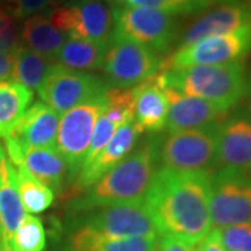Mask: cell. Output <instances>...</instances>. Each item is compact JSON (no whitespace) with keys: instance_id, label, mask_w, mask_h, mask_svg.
I'll list each match as a JSON object with an SVG mask.
<instances>
[{"instance_id":"cell-30","label":"cell","mask_w":251,"mask_h":251,"mask_svg":"<svg viewBox=\"0 0 251 251\" xmlns=\"http://www.w3.org/2000/svg\"><path fill=\"white\" fill-rule=\"evenodd\" d=\"M219 237L225 251H251V222L222 227Z\"/></svg>"},{"instance_id":"cell-15","label":"cell","mask_w":251,"mask_h":251,"mask_svg":"<svg viewBox=\"0 0 251 251\" xmlns=\"http://www.w3.org/2000/svg\"><path fill=\"white\" fill-rule=\"evenodd\" d=\"M161 90L165 92L169 102L166 119V127L169 133L221 125L229 112L205 99L188 97L172 88Z\"/></svg>"},{"instance_id":"cell-36","label":"cell","mask_w":251,"mask_h":251,"mask_svg":"<svg viewBox=\"0 0 251 251\" xmlns=\"http://www.w3.org/2000/svg\"><path fill=\"white\" fill-rule=\"evenodd\" d=\"M13 70V52L0 50V81L11 77Z\"/></svg>"},{"instance_id":"cell-13","label":"cell","mask_w":251,"mask_h":251,"mask_svg":"<svg viewBox=\"0 0 251 251\" xmlns=\"http://www.w3.org/2000/svg\"><path fill=\"white\" fill-rule=\"evenodd\" d=\"M141 133L143 130L134 120L117 127L115 134L112 135L105 148L95 156V159L88 165L81 166L77 177L73 181L72 190L69 191V197H80L102 176H105L110 169L119 165L134 148L135 141Z\"/></svg>"},{"instance_id":"cell-32","label":"cell","mask_w":251,"mask_h":251,"mask_svg":"<svg viewBox=\"0 0 251 251\" xmlns=\"http://www.w3.org/2000/svg\"><path fill=\"white\" fill-rule=\"evenodd\" d=\"M52 4V0H0V7L16 20L34 16Z\"/></svg>"},{"instance_id":"cell-39","label":"cell","mask_w":251,"mask_h":251,"mask_svg":"<svg viewBox=\"0 0 251 251\" xmlns=\"http://www.w3.org/2000/svg\"><path fill=\"white\" fill-rule=\"evenodd\" d=\"M250 106H251V84H250Z\"/></svg>"},{"instance_id":"cell-20","label":"cell","mask_w":251,"mask_h":251,"mask_svg":"<svg viewBox=\"0 0 251 251\" xmlns=\"http://www.w3.org/2000/svg\"><path fill=\"white\" fill-rule=\"evenodd\" d=\"M134 122L143 131L159 133L166 126L169 102L153 77L133 88Z\"/></svg>"},{"instance_id":"cell-41","label":"cell","mask_w":251,"mask_h":251,"mask_svg":"<svg viewBox=\"0 0 251 251\" xmlns=\"http://www.w3.org/2000/svg\"><path fill=\"white\" fill-rule=\"evenodd\" d=\"M0 250H3V249H1V246H0Z\"/></svg>"},{"instance_id":"cell-7","label":"cell","mask_w":251,"mask_h":251,"mask_svg":"<svg viewBox=\"0 0 251 251\" xmlns=\"http://www.w3.org/2000/svg\"><path fill=\"white\" fill-rule=\"evenodd\" d=\"M221 125L172 133L159 148L162 168L176 172H206L216 163Z\"/></svg>"},{"instance_id":"cell-22","label":"cell","mask_w":251,"mask_h":251,"mask_svg":"<svg viewBox=\"0 0 251 251\" xmlns=\"http://www.w3.org/2000/svg\"><path fill=\"white\" fill-rule=\"evenodd\" d=\"M20 39L24 46L54 59L66 42V34L54 27L46 14H34L24 20Z\"/></svg>"},{"instance_id":"cell-28","label":"cell","mask_w":251,"mask_h":251,"mask_svg":"<svg viewBox=\"0 0 251 251\" xmlns=\"http://www.w3.org/2000/svg\"><path fill=\"white\" fill-rule=\"evenodd\" d=\"M106 108L103 116L113 122L119 127L134 120V98L133 90L128 88H108L106 94Z\"/></svg>"},{"instance_id":"cell-2","label":"cell","mask_w":251,"mask_h":251,"mask_svg":"<svg viewBox=\"0 0 251 251\" xmlns=\"http://www.w3.org/2000/svg\"><path fill=\"white\" fill-rule=\"evenodd\" d=\"M159 148L156 141H145L134 152L126 156L113 169L87 190L73 198L75 211H92L100 206L143 201L156 173Z\"/></svg>"},{"instance_id":"cell-29","label":"cell","mask_w":251,"mask_h":251,"mask_svg":"<svg viewBox=\"0 0 251 251\" xmlns=\"http://www.w3.org/2000/svg\"><path fill=\"white\" fill-rule=\"evenodd\" d=\"M127 6L159 10L169 14H191L204 10L209 0H126Z\"/></svg>"},{"instance_id":"cell-14","label":"cell","mask_w":251,"mask_h":251,"mask_svg":"<svg viewBox=\"0 0 251 251\" xmlns=\"http://www.w3.org/2000/svg\"><path fill=\"white\" fill-rule=\"evenodd\" d=\"M6 151L9 161L23 168L44 186L56 191L64 190V181L69 180L67 166L56 148H23L11 138L6 137Z\"/></svg>"},{"instance_id":"cell-26","label":"cell","mask_w":251,"mask_h":251,"mask_svg":"<svg viewBox=\"0 0 251 251\" xmlns=\"http://www.w3.org/2000/svg\"><path fill=\"white\" fill-rule=\"evenodd\" d=\"M16 183L24 209L29 214H42L53 202V191L32 177L25 169L17 168Z\"/></svg>"},{"instance_id":"cell-24","label":"cell","mask_w":251,"mask_h":251,"mask_svg":"<svg viewBox=\"0 0 251 251\" xmlns=\"http://www.w3.org/2000/svg\"><path fill=\"white\" fill-rule=\"evenodd\" d=\"M108 44L73 39L64 42L60 50L54 56V60L73 70H92L103 66Z\"/></svg>"},{"instance_id":"cell-11","label":"cell","mask_w":251,"mask_h":251,"mask_svg":"<svg viewBox=\"0 0 251 251\" xmlns=\"http://www.w3.org/2000/svg\"><path fill=\"white\" fill-rule=\"evenodd\" d=\"M48 17L54 27L73 39L108 44L115 31L113 9L98 0H78L57 6Z\"/></svg>"},{"instance_id":"cell-21","label":"cell","mask_w":251,"mask_h":251,"mask_svg":"<svg viewBox=\"0 0 251 251\" xmlns=\"http://www.w3.org/2000/svg\"><path fill=\"white\" fill-rule=\"evenodd\" d=\"M161 236L106 239L80 226L72 234L73 251H155Z\"/></svg>"},{"instance_id":"cell-34","label":"cell","mask_w":251,"mask_h":251,"mask_svg":"<svg viewBox=\"0 0 251 251\" xmlns=\"http://www.w3.org/2000/svg\"><path fill=\"white\" fill-rule=\"evenodd\" d=\"M155 251H196V246L172 236H161Z\"/></svg>"},{"instance_id":"cell-4","label":"cell","mask_w":251,"mask_h":251,"mask_svg":"<svg viewBox=\"0 0 251 251\" xmlns=\"http://www.w3.org/2000/svg\"><path fill=\"white\" fill-rule=\"evenodd\" d=\"M105 94L64 112L59 122L54 148L67 166L69 181L72 183L87 155L95 125L106 108Z\"/></svg>"},{"instance_id":"cell-16","label":"cell","mask_w":251,"mask_h":251,"mask_svg":"<svg viewBox=\"0 0 251 251\" xmlns=\"http://www.w3.org/2000/svg\"><path fill=\"white\" fill-rule=\"evenodd\" d=\"M216 163L222 169L251 171V117L236 116L218 128Z\"/></svg>"},{"instance_id":"cell-1","label":"cell","mask_w":251,"mask_h":251,"mask_svg":"<svg viewBox=\"0 0 251 251\" xmlns=\"http://www.w3.org/2000/svg\"><path fill=\"white\" fill-rule=\"evenodd\" d=\"M209 196L211 175L208 172H176L162 168L153 175L144 201L161 236H172L196 246L212 229Z\"/></svg>"},{"instance_id":"cell-42","label":"cell","mask_w":251,"mask_h":251,"mask_svg":"<svg viewBox=\"0 0 251 251\" xmlns=\"http://www.w3.org/2000/svg\"><path fill=\"white\" fill-rule=\"evenodd\" d=\"M0 251H4V250H0Z\"/></svg>"},{"instance_id":"cell-37","label":"cell","mask_w":251,"mask_h":251,"mask_svg":"<svg viewBox=\"0 0 251 251\" xmlns=\"http://www.w3.org/2000/svg\"><path fill=\"white\" fill-rule=\"evenodd\" d=\"M73 0H52V4H53L54 7H57V6H63V4H67V3H70Z\"/></svg>"},{"instance_id":"cell-9","label":"cell","mask_w":251,"mask_h":251,"mask_svg":"<svg viewBox=\"0 0 251 251\" xmlns=\"http://www.w3.org/2000/svg\"><path fill=\"white\" fill-rule=\"evenodd\" d=\"M113 20L115 34L140 42L156 53L168 52L177 36L175 17L159 10L122 4L113 9Z\"/></svg>"},{"instance_id":"cell-5","label":"cell","mask_w":251,"mask_h":251,"mask_svg":"<svg viewBox=\"0 0 251 251\" xmlns=\"http://www.w3.org/2000/svg\"><path fill=\"white\" fill-rule=\"evenodd\" d=\"M162 64L163 60L151 48L113 32L102 67L116 87L128 88L156 75Z\"/></svg>"},{"instance_id":"cell-8","label":"cell","mask_w":251,"mask_h":251,"mask_svg":"<svg viewBox=\"0 0 251 251\" xmlns=\"http://www.w3.org/2000/svg\"><path fill=\"white\" fill-rule=\"evenodd\" d=\"M250 52L251 24L233 32L208 36L194 44L179 46L172 56L163 59L162 70L240 62Z\"/></svg>"},{"instance_id":"cell-17","label":"cell","mask_w":251,"mask_h":251,"mask_svg":"<svg viewBox=\"0 0 251 251\" xmlns=\"http://www.w3.org/2000/svg\"><path fill=\"white\" fill-rule=\"evenodd\" d=\"M59 113L44 102H36L14 126L7 137L23 148H53Z\"/></svg>"},{"instance_id":"cell-35","label":"cell","mask_w":251,"mask_h":251,"mask_svg":"<svg viewBox=\"0 0 251 251\" xmlns=\"http://www.w3.org/2000/svg\"><path fill=\"white\" fill-rule=\"evenodd\" d=\"M196 251H225L219 237V229L212 227L205 237L196 244Z\"/></svg>"},{"instance_id":"cell-6","label":"cell","mask_w":251,"mask_h":251,"mask_svg":"<svg viewBox=\"0 0 251 251\" xmlns=\"http://www.w3.org/2000/svg\"><path fill=\"white\" fill-rule=\"evenodd\" d=\"M209 216L216 229L251 222L250 172L221 168L211 176Z\"/></svg>"},{"instance_id":"cell-25","label":"cell","mask_w":251,"mask_h":251,"mask_svg":"<svg viewBox=\"0 0 251 251\" xmlns=\"http://www.w3.org/2000/svg\"><path fill=\"white\" fill-rule=\"evenodd\" d=\"M34 99V92L18 84L0 81V137L6 138Z\"/></svg>"},{"instance_id":"cell-3","label":"cell","mask_w":251,"mask_h":251,"mask_svg":"<svg viewBox=\"0 0 251 251\" xmlns=\"http://www.w3.org/2000/svg\"><path fill=\"white\" fill-rule=\"evenodd\" d=\"M159 88H172L229 109L243 98L247 81L242 62L165 69L153 75Z\"/></svg>"},{"instance_id":"cell-23","label":"cell","mask_w":251,"mask_h":251,"mask_svg":"<svg viewBox=\"0 0 251 251\" xmlns=\"http://www.w3.org/2000/svg\"><path fill=\"white\" fill-rule=\"evenodd\" d=\"M54 63L56 60L52 57L38 53L23 44H18L13 50V70L10 78L31 91H38Z\"/></svg>"},{"instance_id":"cell-33","label":"cell","mask_w":251,"mask_h":251,"mask_svg":"<svg viewBox=\"0 0 251 251\" xmlns=\"http://www.w3.org/2000/svg\"><path fill=\"white\" fill-rule=\"evenodd\" d=\"M20 28L18 20L11 17L9 13L0 7V50L13 52L20 44Z\"/></svg>"},{"instance_id":"cell-31","label":"cell","mask_w":251,"mask_h":251,"mask_svg":"<svg viewBox=\"0 0 251 251\" xmlns=\"http://www.w3.org/2000/svg\"><path fill=\"white\" fill-rule=\"evenodd\" d=\"M117 127L119 126L115 125L113 122L108 120L103 115L99 116L98 122L95 125V128H94V133H92V138H91L88 151H87V155H85L84 162H82L81 166L88 165V163H91V162L95 159V156L105 148V145L112 138V135L115 134Z\"/></svg>"},{"instance_id":"cell-38","label":"cell","mask_w":251,"mask_h":251,"mask_svg":"<svg viewBox=\"0 0 251 251\" xmlns=\"http://www.w3.org/2000/svg\"><path fill=\"white\" fill-rule=\"evenodd\" d=\"M4 158V151H3V145L0 144V165H1V161Z\"/></svg>"},{"instance_id":"cell-43","label":"cell","mask_w":251,"mask_h":251,"mask_svg":"<svg viewBox=\"0 0 251 251\" xmlns=\"http://www.w3.org/2000/svg\"><path fill=\"white\" fill-rule=\"evenodd\" d=\"M250 175H251V171H250Z\"/></svg>"},{"instance_id":"cell-19","label":"cell","mask_w":251,"mask_h":251,"mask_svg":"<svg viewBox=\"0 0 251 251\" xmlns=\"http://www.w3.org/2000/svg\"><path fill=\"white\" fill-rule=\"evenodd\" d=\"M25 216L16 183V168L6 158L0 165V246L10 251L11 240Z\"/></svg>"},{"instance_id":"cell-12","label":"cell","mask_w":251,"mask_h":251,"mask_svg":"<svg viewBox=\"0 0 251 251\" xmlns=\"http://www.w3.org/2000/svg\"><path fill=\"white\" fill-rule=\"evenodd\" d=\"M92 215L81 225L92 233L106 239L161 236L159 227L145 201L100 206L92 209Z\"/></svg>"},{"instance_id":"cell-40","label":"cell","mask_w":251,"mask_h":251,"mask_svg":"<svg viewBox=\"0 0 251 251\" xmlns=\"http://www.w3.org/2000/svg\"><path fill=\"white\" fill-rule=\"evenodd\" d=\"M115 1H120L122 3V1H126V0H115Z\"/></svg>"},{"instance_id":"cell-10","label":"cell","mask_w":251,"mask_h":251,"mask_svg":"<svg viewBox=\"0 0 251 251\" xmlns=\"http://www.w3.org/2000/svg\"><path fill=\"white\" fill-rule=\"evenodd\" d=\"M106 90V82L97 75L73 70L56 62L46 74L38 94L49 108L64 113L82 102L102 97Z\"/></svg>"},{"instance_id":"cell-27","label":"cell","mask_w":251,"mask_h":251,"mask_svg":"<svg viewBox=\"0 0 251 251\" xmlns=\"http://www.w3.org/2000/svg\"><path fill=\"white\" fill-rule=\"evenodd\" d=\"M46 232L39 218L25 215L11 240L10 251H44Z\"/></svg>"},{"instance_id":"cell-18","label":"cell","mask_w":251,"mask_h":251,"mask_svg":"<svg viewBox=\"0 0 251 251\" xmlns=\"http://www.w3.org/2000/svg\"><path fill=\"white\" fill-rule=\"evenodd\" d=\"M250 24L251 7L246 4H225L191 23L180 38V46L194 44L208 36L233 32Z\"/></svg>"}]
</instances>
